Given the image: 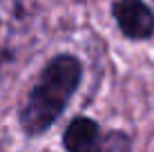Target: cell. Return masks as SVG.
<instances>
[{"instance_id": "cell-1", "label": "cell", "mask_w": 154, "mask_h": 152, "mask_svg": "<svg viewBox=\"0 0 154 152\" xmlns=\"http://www.w3.org/2000/svg\"><path fill=\"white\" fill-rule=\"evenodd\" d=\"M81 83V63L72 54H58L40 70L20 107V128L29 137L49 130L67 107Z\"/></svg>"}, {"instance_id": "cell-2", "label": "cell", "mask_w": 154, "mask_h": 152, "mask_svg": "<svg viewBox=\"0 0 154 152\" xmlns=\"http://www.w3.org/2000/svg\"><path fill=\"white\" fill-rule=\"evenodd\" d=\"M36 0H0V67L25 51L36 27Z\"/></svg>"}, {"instance_id": "cell-3", "label": "cell", "mask_w": 154, "mask_h": 152, "mask_svg": "<svg viewBox=\"0 0 154 152\" xmlns=\"http://www.w3.org/2000/svg\"><path fill=\"white\" fill-rule=\"evenodd\" d=\"M114 18L132 40H145L154 34V14L143 0H116Z\"/></svg>"}, {"instance_id": "cell-4", "label": "cell", "mask_w": 154, "mask_h": 152, "mask_svg": "<svg viewBox=\"0 0 154 152\" xmlns=\"http://www.w3.org/2000/svg\"><path fill=\"white\" fill-rule=\"evenodd\" d=\"M107 134L100 132L98 123H94L92 119L78 116L67 125L65 130V143L67 150L72 152H85V150H98V148H109V143L105 141Z\"/></svg>"}]
</instances>
